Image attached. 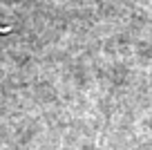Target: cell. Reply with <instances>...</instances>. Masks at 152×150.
<instances>
[{
    "label": "cell",
    "mask_w": 152,
    "mask_h": 150,
    "mask_svg": "<svg viewBox=\"0 0 152 150\" xmlns=\"http://www.w3.org/2000/svg\"><path fill=\"white\" fill-rule=\"evenodd\" d=\"M5 34H11V27H0V36H5Z\"/></svg>",
    "instance_id": "1"
}]
</instances>
